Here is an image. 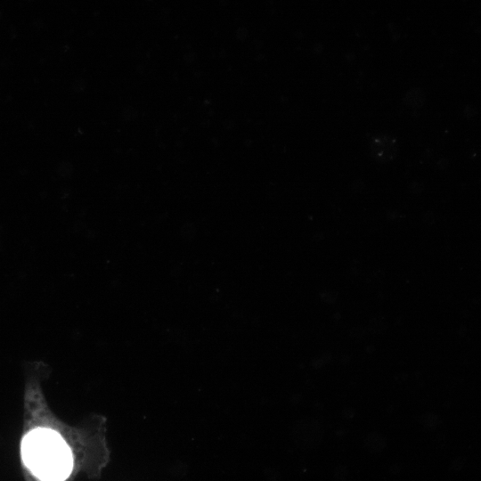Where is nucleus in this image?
<instances>
[{"mask_svg": "<svg viewBox=\"0 0 481 481\" xmlns=\"http://www.w3.org/2000/svg\"><path fill=\"white\" fill-rule=\"evenodd\" d=\"M27 468L41 480L66 479L73 467L71 452L63 438L49 428H36L21 444Z\"/></svg>", "mask_w": 481, "mask_h": 481, "instance_id": "obj_1", "label": "nucleus"}, {"mask_svg": "<svg viewBox=\"0 0 481 481\" xmlns=\"http://www.w3.org/2000/svg\"><path fill=\"white\" fill-rule=\"evenodd\" d=\"M395 144L388 137L379 138L374 145V153L380 159H390L395 153Z\"/></svg>", "mask_w": 481, "mask_h": 481, "instance_id": "obj_2", "label": "nucleus"}]
</instances>
